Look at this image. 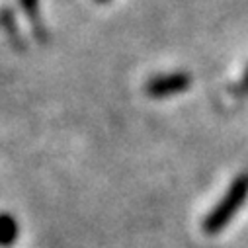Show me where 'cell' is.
<instances>
[{
	"mask_svg": "<svg viewBox=\"0 0 248 248\" xmlns=\"http://www.w3.org/2000/svg\"><path fill=\"white\" fill-rule=\"evenodd\" d=\"M98 2H108V0H98Z\"/></svg>",
	"mask_w": 248,
	"mask_h": 248,
	"instance_id": "8992f818",
	"label": "cell"
},
{
	"mask_svg": "<svg viewBox=\"0 0 248 248\" xmlns=\"http://www.w3.org/2000/svg\"><path fill=\"white\" fill-rule=\"evenodd\" d=\"M192 78L186 73H174V75H160L147 82V94L153 98H168L180 92H186L190 88Z\"/></svg>",
	"mask_w": 248,
	"mask_h": 248,
	"instance_id": "7a4b0ae2",
	"label": "cell"
},
{
	"mask_svg": "<svg viewBox=\"0 0 248 248\" xmlns=\"http://www.w3.org/2000/svg\"><path fill=\"white\" fill-rule=\"evenodd\" d=\"M244 88H248V71H246V78H244Z\"/></svg>",
	"mask_w": 248,
	"mask_h": 248,
	"instance_id": "5b68a950",
	"label": "cell"
},
{
	"mask_svg": "<svg viewBox=\"0 0 248 248\" xmlns=\"http://www.w3.org/2000/svg\"><path fill=\"white\" fill-rule=\"evenodd\" d=\"M246 198H248V176H238L231 184V188L225 194V198L217 203V207L205 219V223H203L205 232L207 234H217L219 231H223L231 223L234 213L244 205Z\"/></svg>",
	"mask_w": 248,
	"mask_h": 248,
	"instance_id": "6da1fadb",
	"label": "cell"
},
{
	"mask_svg": "<svg viewBox=\"0 0 248 248\" xmlns=\"http://www.w3.org/2000/svg\"><path fill=\"white\" fill-rule=\"evenodd\" d=\"M20 227L10 213H0V248H10L18 240Z\"/></svg>",
	"mask_w": 248,
	"mask_h": 248,
	"instance_id": "277c9868",
	"label": "cell"
},
{
	"mask_svg": "<svg viewBox=\"0 0 248 248\" xmlns=\"http://www.w3.org/2000/svg\"><path fill=\"white\" fill-rule=\"evenodd\" d=\"M18 2H20L22 10H24L26 18H28L30 24H31V30H33L35 37H37L41 43H45L49 35H47V31H45V26H43V20H41V14H39V0H18Z\"/></svg>",
	"mask_w": 248,
	"mask_h": 248,
	"instance_id": "3957f363",
	"label": "cell"
}]
</instances>
